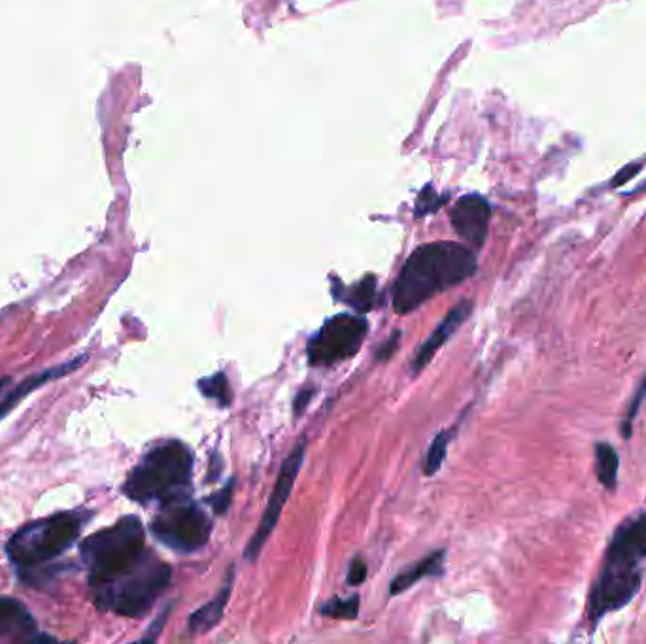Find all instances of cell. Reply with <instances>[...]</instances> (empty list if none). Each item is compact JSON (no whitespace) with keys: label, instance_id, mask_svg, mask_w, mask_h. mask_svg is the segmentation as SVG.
<instances>
[{"label":"cell","instance_id":"4316f807","mask_svg":"<svg viewBox=\"0 0 646 644\" xmlns=\"http://www.w3.org/2000/svg\"><path fill=\"white\" fill-rule=\"evenodd\" d=\"M639 172H641V165H628L626 169L620 170V172L612 178L611 186H624V184H628L629 180H631L635 174H639Z\"/></svg>","mask_w":646,"mask_h":644},{"label":"cell","instance_id":"484cf974","mask_svg":"<svg viewBox=\"0 0 646 644\" xmlns=\"http://www.w3.org/2000/svg\"><path fill=\"white\" fill-rule=\"evenodd\" d=\"M399 339H401V333H399V331H395V333L391 335L390 339L384 342V346L376 352V361L390 359V357L393 356V352L397 350V346H399Z\"/></svg>","mask_w":646,"mask_h":644},{"label":"cell","instance_id":"8992f818","mask_svg":"<svg viewBox=\"0 0 646 644\" xmlns=\"http://www.w3.org/2000/svg\"><path fill=\"white\" fill-rule=\"evenodd\" d=\"M87 518V512L68 510L31 522L10 537L6 552L21 571L38 567L76 543Z\"/></svg>","mask_w":646,"mask_h":644},{"label":"cell","instance_id":"6da1fadb","mask_svg":"<svg viewBox=\"0 0 646 644\" xmlns=\"http://www.w3.org/2000/svg\"><path fill=\"white\" fill-rule=\"evenodd\" d=\"M478 269L471 248L458 242H431L416 248L393 286V310L408 314L446 289L469 280Z\"/></svg>","mask_w":646,"mask_h":644},{"label":"cell","instance_id":"603a6c76","mask_svg":"<svg viewBox=\"0 0 646 644\" xmlns=\"http://www.w3.org/2000/svg\"><path fill=\"white\" fill-rule=\"evenodd\" d=\"M235 478H231L227 482V486L221 490L220 493H216L214 497H210V503H212V509L216 510V514H225L227 509L231 507V499H233V490H235Z\"/></svg>","mask_w":646,"mask_h":644},{"label":"cell","instance_id":"4fadbf2b","mask_svg":"<svg viewBox=\"0 0 646 644\" xmlns=\"http://www.w3.org/2000/svg\"><path fill=\"white\" fill-rule=\"evenodd\" d=\"M233 580H235V571H229L225 586L221 588L220 594L216 595L210 603L203 605L201 609L191 614L189 622H187V629L193 635H201V633H208L210 629L216 628L223 618L225 607L229 603L231 597V590H233Z\"/></svg>","mask_w":646,"mask_h":644},{"label":"cell","instance_id":"8fae6325","mask_svg":"<svg viewBox=\"0 0 646 644\" xmlns=\"http://www.w3.org/2000/svg\"><path fill=\"white\" fill-rule=\"evenodd\" d=\"M473 308H475V303L469 301V299H465V301H461L459 305L454 306L448 312V316L439 323V327L431 333V337L425 340L422 348L418 350V354L414 356L412 373H422L425 365H429V361L435 357V354L441 350L442 346L454 337V333L458 331L463 323L469 320V316L473 314Z\"/></svg>","mask_w":646,"mask_h":644},{"label":"cell","instance_id":"30bf717a","mask_svg":"<svg viewBox=\"0 0 646 644\" xmlns=\"http://www.w3.org/2000/svg\"><path fill=\"white\" fill-rule=\"evenodd\" d=\"M490 218H492L490 203L480 195L461 197L450 212V221H452L454 231L465 242L473 244L476 248L484 246V242H486Z\"/></svg>","mask_w":646,"mask_h":644},{"label":"cell","instance_id":"5b68a950","mask_svg":"<svg viewBox=\"0 0 646 644\" xmlns=\"http://www.w3.org/2000/svg\"><path fill=\"white\" fill-rule=\"evenodd\" d=\"M146 552L144 527L136 516H125L114 526L93 533L80 546V556L89 573V586L123 573Z\"/></svg>","mask_w":646,"mask_h":644},{"label":"cell","instance_id":"9a60e30c","mask_svg":"<svg viewBox=\"0 0 646 644\" xmlns=\"http://www.w3.org/2000/svg\"><path fill=\"white\" fill-rule=\"evenodd\" d=\"M84 361L85 356L80 357V359H76V361H68V363L61 365V367H55V369H50V371H44L42 374L31 376L29 380H25L23 384H19L17 388H14V391H12V393H10V395L0 403V416H4L8 410H12V408L16 407L17 403H19L27 393H31V391L36 390V388H40L42 384L50 382V380L57 378V376L72 373V371H74V369H78Z\"/></svg>","mask_w":646,"mask_h":644},{"label":"cell","instance_id":"7c38bea8","mask_svg":"<svg viewBox=\"0 0 646 644\" xmlns=\"http://www.w3.org/2000/svg\"><path fill=\"white\" fill-rule=\"evenodd\" d=\"M34 629L36 624L29 609L17 599L0 595V639L25 637V641H29Z\"/></svg>","mask_w":646,"mask_h":644},{"label":"cell","instance_id":"5bb4252c","mask_svg":"<svg viewBox=\"0 0 646 644\" xmlns=\"http://www.w3.org/2000/svg\"><path fill=\"white\" fill-rule=\"evenodd\" d=\"M444 560H446V552L437 550L431 556L418 561L414 567H410L408 571L391 580L390 594H403V592H407L408 588H412L416 582H420L422 578L439 577L444 571L442 569Z\"/></svg>","mask_w":646,"mask_h":644},{"label":"cell","instance_id":"ba28073f","mask_svg":"<svg viewBox=\"0 0 646 644\" xmlns=\"http://www.w3.org/2000/svg\"><path fill=\"white\" fill-rule=\"evenodd\" d=\"M367 331L369 323L361 316L339 314L329 318L308 340V363L312 367H329L356 356Z\"/></svg>","mask_w":646,"mask_h":644},{"label":"cell","instance_id":"d4e9b609","mask_svg":"<svg viewBox=\"0 0 646 644\" xmlns=\"http://www.w3.org/2000/svg\"><path fill=\"white\" fill-rule=\"evenodd\" d=\"M316 395V388H305V390L299 391L297 393V397H295V401H293V412H295V416L299 418V416H303V412H305L306 407L310 405V401H312V397Z\"/></svg>","mask_w":646,"mask_h":644},{"label":"cell","instance_id":"d6986e66","mask_svg":"<svg viewBox=\"0 0 646 644\" xmlns=\"http://www.w3.org/2000/svg\"><path fill=\"white\" fill-rule=\"evenodd\" d=\"M199 391L203 393L204 397L218 401L221 408L229 407L231 401H233V395L229 390V380H227L225 373H221V371L199 380Z\"/></svg>","mask_w":646,"mask_h":644},{"label":"cell","instance_id":"44dd1931","mask_svg":"<svg viewBox=\"0 0 646 644\" xmlns=\"http://www.w3.org/2000/svg\"><path fill=\"white\" fill-rule=\"evenodd\" d=\"M444 203H446V197L437 195L433 187L425 186L416 203V218H424L427 214L437 212Z\"/></svg>","mask_w":646,"mask_h":644},{"label":"cell","instance_id":"cb8c5ba5","mask_svg":"<svg viewBox=\"0 0 646 644\" xmlns=\"http://www.w3.org/2000/svg\"><path fill=\"white\" fill-rule=\"evenodd\" d=\"M365 578H367V565H365V561L361 560V558H356V560L350 563L346 580H348L350 586H359Z\"/></svg>","mask_w":646,"mask_h":644},{"label":"cell","instance_id":"52a82bcc","mask_svg":"<svg viewBox=\"0 0 646 644\" xmlns=\"http://www.w3.org/2000/svg\"><path fill=\"white\" fill-rule=\"evenodd\" d=\"M152 533L159 543L180 554H193L206 546L212 522L189 495L159 505L152 522Z\"/></svg>","mask_w":646,"mask_h":644},{"label":"cell","instance_id":"e0dca14e","mask_svg":"<svg viewBox=\"0 0 646 644\" xmlns=\"http://www.w3.org/2000/svg\"><path fill=\"white\" fill-rule=\"evenodd\" d=\"M618 469H620V458L616 450L612 448L609 442H597L595 444V473L599 482L609 490L614 492L618 484Z\"/></svg>","mask_w":646,"mask_h":644},{"label":"cell","instance_id":"7402d4cb","mask_svg":"<svg viewBox=\"0 0 646 644\" xmlns=\"http://www.w3.org/2000/svg\"><path fill=\"white\" fill-rule=\"evenodd\" d=\"M645 397L646 376L645 380L641 382V386H639V388H637V391H635V397H633V401H631V405H629L628 414H626V418H624V422H622V437H624V439H629V437H631V431H633V422H635V418H637V414H639V408H641V405H643Z\"/></svg>","mask_w":646,"mask_h":644},{"label":"cell","instance_id":"7a4b0ae2","mask_svg":"<svg viewBox=\"0 0 646 644\" xmlns=\"http://www.w3.org/2000/svg\"><path fill=\"white\" fill-rule=\"evenodd\" d=\"M646 561V510L618 527L607 546L603 567L588 595V618L597 624L603 616L620 611L643 584Z\"/></svg>","mask_w":646,"mask_h":644},{"label":"cell","instance_id":"277c9868","mask_svg":"<svg viewBox=\"0 0 646 644\" xmlns=\"http://www.w3.org/2000/svg\"><path fill=\"white\" fill-rule=\"evenodd\" d=\"M170 582V567L148 550L135 565L114 578L91 586L95 605L119 616L140 618L152 611Z\"/></svg>","mask_w":646,"mask_h":644},{"label":"cell","instance_id":"ac0fdd59","mask_svg":"<svg viewBox=\"0 0 646 644\" xmlns=\"http://www.w3.org/2000/svg\"><path fill=\"white\" fill-rule=\"evenodd\" d=\"M454 439V429H446V431H441L433 442L429 444V450H427V456H425L424 461V473L427 476H433L435 473H439V469L446 459V454H448V446L450 442Z\"/></svg>","mask_w":646,"mask_h":644},{"label":"cell","instance_id":"2e32d148","mask_svg":"<svg viewBox=\"0 0 646 644\" xmlns=\"http://www.w3.org/2000/svg\"><path fill=\"white\" fill-rule=\"evenodd\" d=\"M337 286H339V291L333 289L337 301L352 306L357 312H369L373 308L374 301H376V278L374 276H365L352 288H344L342 284H337Z\"/></svg>","mask_w":646,"mask_h":644},{"label":"cell","instance_id":"9c48e42d","mask_svg":"<svg viewBox=\"0 0 646 644\" xmlns=\"http://www.w3.org/2000/svg\"><path fill=\"white\" fill-rule=\"evenodd\" d=\"M305 452L306 442L303 439L291 450V454L282 463V469H280L278 478H276V484H274V490H272L271 497H269L267 509L263 512V518H261V522L257 526V531H255L252 541L246 546V552H244L246 560H257L263 546L269 541L274 527H276L280 516H282V510L288 503L289 495L293 492V486L297 482V476H299V471H301L303 461H305Z\"/></svg>","mask_w":646,"mask_h":644},{"label":"cell","instance_id":"3957f363","mask_svg":"<svg viewBox=\"0 0 646 644\" xmlns=\"http://www.w3.org/2000/svg\"><path fill=\"white\" fill-rule=\"evenodd\" d=\"M193 454L184 442L169 441L153 446L127 476L123 493L140 505L169 503L189 495Z\"/></svg>","mask_w":646,"mask_h":644},{"label":"cell","instance_id":"ffe728a7","mask_svg":"<svg viewBox=\"0 0 646 644\" xmlns=\"http://www.w3.org/2000/svg\"><path fill=\"white\" fill-rule=\"evenodd\" d=\"M359 614V595H352L346 599H331L322 607V616L339 618V620H356Z\"/></svg>","mask_w":646,"mask_h":644}]
</instances>
